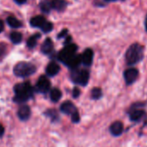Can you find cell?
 Returning <instances> with one entry per match:
<instances>
[{
	"label": "cell",
	"mask_w": 147,
	"mask_h": 147,
	"mask_svg": "<svg viewBox=\"0 0 147 147\" xmlns=\"http://www.w3.org/2000/svg\"><path fill=\"white\" fill-rule=\"evenodd\" d=\"M15 97L13 100L17 103H23L30 100L33 95V88L29 82L17 84L14 87Z\"/></svg>",
	"instance_id": "cell-1"
},
{
	"label": "cell",
	"mask_w": 147,
	"mask_h": 147,
	"mask_svg": "<svg viewBox=\"0 0 147 147\" xmlns=\"http://www.w3.org/2000/svg\"><path fill=\"white\" fill-rule=\"evenodd\" d=\"M144 55V49L138 43H134L130 46L125 53V60L129 65L136 64L142 60Z\"/></svg>",
	"instance_id": "cell-2"
},
{
	"label": "cell",
	"mask_w": 147,
	"mask_h": 147,
	"mask_svg": "<svg viewBox=\"0 0 147 147\" xmlns=\"http://www.w3.org/2000/svg\"><path fill=\"white\" fill-rule=\"evenodd\" d=\"M36 67L34 64L26 62V61L19 62L14 67L15 76H17L18 77H21V78L28 77L33 75L36 72Z\"/></svg>",
	"instance_id": "cell-3"
},
{
	"label": "cell",
	"mask_w": 147,
	"mask_h": 147,
	"mask_svg": "<svg viewBox=\"0 0 147 147\" xmlns=\"http://www.w3.org/2000/svg\"><path fill=\"white\" fill-rule=\"evenodd\" d=\"M77 50V46L74 43H68L66 45L63 49H61L58 54V59L62 61L64 64H66L74 55H76V52Z\"/></svg>",
	"instance_id": "cell-4"
},
{
	"label": "cell",
	"mask_w": 147,
	"mask_h": 147,
	"mask_svg": "<svg viewBox=\"0 0 147 147\" xmlns=\"http://www.w3.org/2000/svg\"><path fill=\"white\" fill-rule=\"evenodd\" d=\"M71 77L74 82L82 86H86L89 80V72L88 70H77L76 68L73 70Z\"/></svg>",
	"instance_id": "cell-5"
},
{
	"label": "cell",
	"mask_w": 147,
	"mask_h": 147,
	"mask_svg": "<svg viewBox=\"0 0 147 147\" xmlns=\"http://www.w3.org/2000/svg\"><path fill=\"white\" fill-rule=\"evenodd\" d=\"M49 88H50V82L49 81V79L44 76H40L36 82L37 91L40 93L45 94L49 90Z\"/></svg>",
	"instance_id": "cell-6"
},
{
	"label": "cell",
	"mask_w": 147,
	"mask_h": 147,
	"mask_svg": "<svg viewBox=\"0 0 147 147\" xmlns=\"http://www.w3.org/2000/svg\"><path fill=\"white\" fill-rule=\"evenodd\" d=\"M138 76V72L136 68H129L125 70L124 73V78L127 85L132 84L137 80Z\"/></svg>",
	"instance_id": "cell-7"
},
{
	"label": "cell",
	"mask_w": 147,
	"mask_h": 147,
	"mask_svg": "<svg viewBox=\"0 0 147 147\" xmlns=\"http://www.w3.org/2000/svg\"><path fill=\"white\" fill-rule=\"evenodd\" d=\"M60 110H61V112H62L63 113L67 114V115H70V116H72L73 114H75L76 113L78 112V110H77V108L76 107V106L74 105L71 101H69V100L64 101V102L61 105Z\"/></svg>",
	"instance_id": "cell-8"
},
{
	"label": "cell",
	"mask_w": 147,
	"mask_h": 147,
	"mask_svg": "<svg viewBox=\"0 0 147 147\" xmlns=\"http://www.w3.org/2000/svg\"><path fill=\"white\" fill-rule=\"evenodd\" d=\"M110 133L114 136V137H119L120 136L123 131H124V125L121 121H114L113 123L111 124L109 127Z\"/></svg>",
	"instance_id": "cell-9"
},
{
	"label": "cell",
	"mask_w": 147,
	"mask_h": 147,
	"mask_svg": "<svg viewBox=\"0 0 147 147\" xmlns=\"http://www.w3.org/2000/svg\"><path fill=\"white\" fill-rule=\"evenodd\" d=\"M93 58H94V52L91 49H87L82 55V61L83 64L86 66H91L93 62Z\"/></svg>",
	"instance_id": "cell-10"
},
{
	"label": "cell",
	"mask_w": 147,
	"mask_h": 147,
	"mask_svg": "<svg viewBox=\"0 0 147 147\" xmlns=\"http://www.w3.org/2000/svg\"><path fill=\"white\" fill-rule=\"evenodd\" d=\"M30 108L27 105H24L20 107V108L18 111V116L21 120H27L30 117Z\"/></svg>",
	"instance_id": "cell-11"
},
{
	"label": "cell",
	"mask_w": 147,
	"mask_h": 147,
	"mask_svg": "<svg viewBox=\"0 0 147 147\" xmlns=\"http://www.w3.org/2000/svg\"><path fill=\"white\" fill-rule=\"evenodd\" d=\"M59 71H60V66L54 61L49 62L46 67V73L49 76H55L59 73Z\"/></svg>",
	"instance_id": "cell-12"
},
{
	"label": "cell",
	"mask_w": 147,
	"mask_h": 147,
	"mask_svg": "<svg viewBox=\"0 0 147 147\" xmlns=\"http://www.w3.org/2000/svg\"><path fill=\"white\" fill-rule=\"evenodd\" d=\"M145 113L144 110L142 109H133L130 112V119L131 121H139L144 116Z\"/></svg>",
	"instance_id": "cell-13"
},
{
	"label": "cell",
	"mask_w": 147,
	"mask_h": 147,
	"mask_svg": "<svg viewBox=\"0 0 147 147\" xmlns=\"http://www.w3.org/2000/svg\"><path fill=\"white\" fill-rule=\"evenodd\" d=\"M50 1H51L52 9L58 11H63L67 6V2L65 0H50Z\"/></svg>",
	"instance_id": "cell-14"
},
{
	"label": "cell",
	"mask_w": 147,
	"mask_h": 147,
	"mask_svg": "<svg viewBox=\"0 0 147 147\" xmlns=\"http://www.w3.org/2000/svg\"><path fill=\"white\" fill-rule=\"evenodd\" d=\"M46 22L47 21H46V19H45L44 17H42V16H36V17H34L33 18H31L30 24L33 27L42 28L45 24Z\"/></svg>",
	"instance_id": "cell-15"
},
{
	"label": "cell",
	"mask_w": 147,
	"mask_h": 147,
	"mask_svg": "<svg viewBox=\"0 0 147 147\" xmlns=\"http://www.w3.org/2000/svg\"><path fill=\"white\" fill-rule=\"evenodd\" d=\"M81 61H82V56L75 55H74V56L66 63V65L68 66V67H69L70 68H72V69H76V68L80 65Z\"/></svg>",
	"instance_id": "cell-16"
},
{
	"label": "cell",
	"mask_w": 147,
	"mask_h": 147,
	"mask_svg": "<svg viewBox=\"0 0 147 147\" xmlns=\"http://www.w3.org/2000/svg\"><path fill=\"white\" fill-rule=\"evenodd\" d=\"M53 47H54V46H53V42H52L51 39L47 38V39L43 42L41 49H42V52L43 54H46V55H47V54H49V53L52 52Z\"/></svg>",
	"instance_id": "cell-17"
},
{
	"label": "cell",
	"mask_w": 147,
	"mask_h": 147,
	"mask_svg": "<svg viewBox=\"0 0 147 147\" xmlns=\"http://www.w3.org/2000/svg\"><path fill=\"white\" fill-rule=\"evenodd\" d=\"M40 9L42 12L44 13H49L52 9V5H51V1L50 0H44V1L41 2L40 4Z\"/></svg>",
	"instance_id": "cell-18"
},
{
	"label": "cell",
	"mask_w": 147,
	"mask_h": 147,
	"mask_svg": "<svg viewBox=\"0 0 147 147\" xmlns=\"http://www.w3.org/2000/svg\"><path fill=\"white\" fill-rule=\"evenodd\" d=\"M61 98V92L58 88H53L50 91V100L53 102H57Z\"/></svg>",
	"instance_id": "cell-19"
},
{
	"label": "cell",
	"mask_w": 147,
	"mask_h": 147,
	"mask_svg": "<svg viewBox=\"0 0 147 147\" xmlns=\"http://www.w3.org/2000/svg\"><path fill=\"white\" fill-rule=\"evenodd\" d=\"M40 36H41L40 34H35V35H33L32 36H30V37L28 39V41H27V46H28L30 49H33V48L36 45L37 40L40 38Z\"/></svg>",
	"instance_id": "cell-20"
},
{
	"label": "cell",
	"mask_w": 147,
	"mask_h": 147,
	"mask_svg": "<svg viewBox=\"0 0 147 147\" xmlns=\"http://www.w3.org/2000/svg\"><path fill=\"white\" fill-rule=\"evenodd\" d=\"M10 38L11 40V42L15 44H18V43H20L22 39H23V36H22V34L20 32H17V31H14L12 33H11L10 35Z\"/></svg>",
	"instance_id": "cell-21"
},
{
	"label": "cell",
	"mask_w": 147,
	"mask_h": 147,
	"mask_svg": "<svg viewBox=\"0 0 147 147\" xmlns=\"http://www.w3.org/2000/svg\"><path fill=\"white\" fill-rule=\"evenodd\" d=\"M7 23L11 28H19L22 26L21 22L14 17H9L7 18Z\"/></svg>",
	"instance_id": "cell-22"
},
{
	"label": "cell",
	"mask_w": 147,
	"mask_h": 147,
	"mask_svg": "<svg viewBox=\"0 0 147 147\" xmlns=\"http://www.w3.org/2000/svg\"><path fill=\"white\" fill-rule=\"evenodd\" d=\"M91 96H92V99H94V100H99L102 96L101 89L99 88H93V90L91 92Z\"/></svg>",
	"instance_id": "cell-23"
},
{
	"label": "cell",
	"mask_w": 147,
	"mask_h": 147,
	"mask_svg": "<svg viewBox=\"0 0 147 147\" xmlns=\"http://www.w3.org/2000/svg\"><path fill=\"white\" fill-rule=\"evenodd\" d=\"M45 114H46L47 116H49L53 121L58 119V118H59L57 112H56L55 110H54V109H49V110H48V111L45 113Z\"/></svg>",
	"instance_id": "cell-24"
},
{
	"label": "cell",
	"mask_w": 147,
	"mask_h": 147,
	"mask_svg": "<svg viewBox=\"0 0 147 147\" xmlns=\"http://www.w3.org/2000/svg\"><path fill=\"white\" fill-rule=\"evenodd\" d=\"M6 52H7V47L5 43L3 42H0V61H1L5 55H6Z\"/></svg>",
	"instance_id": "cell-25"
},
{
	"label": "cell",
	"mask_w": 147,
	"mask_h": 147,
	"mask_svg": "<svg viewBox=\"0 0 147 147\" xmlns=\"http://www.w3.org/2000/svg\"><path fill=\"white\" fill-rule=\"evenodd\" d=\"M41 29H42V30L43 32L48 33V32H49V31L52 30V29H53V24H52L51 23H49V22L47 21V22L45 23V24H44Z\"/></svg>",
	"instance_id": "cell-26"
},
{
	"label": "cell",
	"mask_w": 147,
	"mask_h": 147,
	"mask_svg": "<svg viewBox=\"0 0 147 147\" xmlns=\"http://www.w3.org/2000/svg\"><path fill=\"white\" fill-rule=\"evenodd\" d=\"M72 94H73V97L75 98V99L78 98V97L80 96V94H81V92H80L79 88H74V89H73Z\"/></svg>",
	"instance_id": "cell-27"
},
{
	"label": "cell",
	"mask_w": 147,
	"mask_h": 147,
	"mask_svg": "<svg viewBox=\"0 0 147 147\" xmlns=\"http://www.w3.org/2000/svg\"><path fill=\"white\" fill-rule=\"evenodd\" d=\"M67 30H61V33H59V35H58V38H61V37H64V36H67Z\"/></svg>",
	"instance_id": "cell-28"
},
{
	"label": "cell",
	"mask_w": 147,
	"mask_h": 147,
	"mask_svg": "<svg viewBox=\"0 0 147 147\" xmlns=\"http://www.w3.org/2000/svg\"><path fill=\"white\" fill-rule=\"evenodd\" d=\"M4 132H5V128H4V126L1 124H0V137H1L4 134Z\"/></svg>",
	"instance_id": "cell-29"
},
{
	"label": "cell",
	"mask_w": 147,
	"mask_h": 147,
	"mask_svg": "<svg viewBox=\"0 0 147 147\" xmlns=\"http://www.w3.org/2000/svg\"><path fill=\"white\" fill-rule=\"evenodd\" d=\"M14 1L18 5H23L26 2V0H14Z\"/></svg>",
	"instance_id": "cell-30"
},
{
	"label": "cell",
	"mask_w": 147,
	"mask_h": 147,
	"mask_svg": "<svg viewBox=\"0 0 147 147\" xmlns=\"http://www.w3.org/2000/svg\"><path fill=\"white\" fill-rule=\"evenodd\" d=\"M4 30V23L2 20H0V32H2Z\"/></svg>",
	"instance_id": "cell-31"
},
{
	"label": "cell",
	"mask_w": 147,
	"mask_h": 147,
	"mask_svg": "<svg viewBox=\"0 0 147 147\" xmlns=\"http://www.w3.org/2000/svg\"><path fill=\"white\" fill-rule=\"evenodd\" d=\"M107 1H114V0H107Z\"/></svg>",
	"instance_id": "cell-32"
},
{
	"label": "cell",
	"mask_w": 147,
	"mask_h": 147,
	"mask_svg": "<svg viewBox=\"0 0 147 147\" xmlns=\"http://www.w3.org/2000/svg\"><path fill=\"white\" fill-rule=\"evenodd\" d=\"M146 30H147V22H146Z\"/></svg>",
	"instance_id": "cell-33"
}]
</instances>
